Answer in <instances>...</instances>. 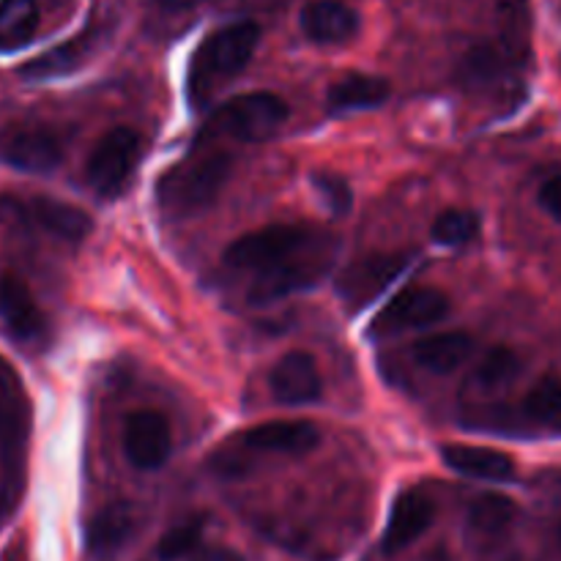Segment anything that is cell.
<instances>
[{
  "mask_svg": "<svg viewBox=\"0 0 561 561\" xmlns=\"http://www.w3.org/2000/svg\"><path fill=\"white\" fill-rule=\"evenodd\" d=\"M233 159L222 151L195 153L164 170L157 184V203L164 217L190 219L206 211L225 190Z\"/></svg>",
  "mask_w": 561,
  "mask_h": 561,
  "instance_id": "6da1fadb",
  "label": "cell"
},
{
  "mask_svg": "<svg viewBox=\"0 0 561 561\" xmlns=\"http://www.w3.org/2000/svg\"><path fill=\"white\" fill-rule=\"evenodd\" d=\"M257 38H261V27L255 22H236V25L211 33L192 60L190 96L195 102H203L206 93L219 85L225 77L239 75L250 64Z\"/></svg>",
  "mask_w": 561,
  "mask_h": 561,
  "instance_id": "7a4b0ae2",
  "label": "cell"
},
{
  "mask_svg": "<svg viewBox=\"0 0 561 561\" xmlns=\"http://www.w3.org/2000/svg\"><path fill=\"white\" fill-rule=\"evenodd\" d=\"M334 255H337V244L329 236L316 233L288 261L277 263L266 272H257L247 299L252 305H272V301L285 299V296L299 294V290H310L332 268Z\"/></svg>",
  "mask_w": 561,
  "mask_h": 561,
  "instance_id": "3957f363",
  "label": "cell"
},
{
  "mask_svg": "<svg viewBox=\"0 0 561 561\" xmlns=\"http://www.w3.org/2000/svg\"><path fill=\"white\" fill-rule=\"evenodd\" d=\"M288 121V102L277 93L255 91L228 99L208 118L206 137H230L236 142H263Z\"/></svg>",
  "mask_w": 561,
  "mask_h": 561,
  "instance_id": "277c9868",
  "label": "cell"
},
{
  "mask_svg": "<svg viewBox=\"0 0 561 561\" xmlns=\"http://www.w3.org/2000/svg\"><path fill=\"white\" fill-rule=\"evenodd\" d=\"M312 230L305 225H268L241 236L225 250V263L236 272H266L277 263L288 261L312 239Z\"/></svg>",
  "mask_w": 561,
  "mask_h": 561,
  "instance_id": "5b68a950",
  "label": "cell"
},
{
  "mask_svg": "<svg viewBox=\"0 0 561 561\" xmlns=\"http://www.w3.org/2000/svg\"><path fill=\"white\" fill-rule=\"evenodd\" d=\"M142 140L129 126H113L102 140L96 142L93 153L88 157L85 179L96 190V195L113 197L135 173L140 162Z\"/></svg>",
  "mask_w": 561,
  "mask_h": 561,
  "instance_id": "8992f818",
  "label": "cell"
},
{
  "mask_svg": "<svg viewBox=\"0 0 561 561\" xmlns=\"http://www.w3.org/2000/svg\"><path fill=\"white\" fill-rule=\"evenodd\" d=\"M405 252H376L351 263L337 279V294L351 310H362L383 294L409 268Z\"/></svg>",
  "mask_w": 561,
  "mask_h": 561,
  "instance_id": "52a82bcc",
  "label": "cell"
},
{
  "mask_svg": "<svg viewBox=\"0 0 561 561\" xmlns=\"http://www.w3.org/2000/svg\"><path fill=\"white\" fill-rule=\"evenodd\" d=\"M449 299L436 288H409L394 296L387 307L376 316L370 332L376 337L409 332V329L433 327L442 318H447Z\"/></svg>",
  "mask_w": 561,
  "mask_h": 561,
  "instance_id": "ba28073f",
  "label": "cell"
},
{
  "mask_svg": "<svg viewBox=\"0 0 561 561\" xmlns=\"http://www.w3.org/2000/svg\"><path fill=\"white\" fill-rule=\"evenodd\" d=\"M0 159L22 173H49L60 164L58 137L44 126L11 124L0 131Z\"/></svg>",
  "mask_w": 561,
  "mask_h": 561,
  "instance_id": "9c48e42d",
  "label": "cell"
},
{
  "mask_svg": "<svg viewBox=\"0 0 561 561\" xmlns=\"http://www.w3.org/2000/svg\"><path fill=\"white\" fill-rule=\"evenodd\" d=\"M173 453L170 425L157 411H135L124 425V455L135 469L157 471Z\"/></svg>",
  "mask_w": 561,
  "mask_h": 561,
  "instance_id": "30bf717a",
  "label": "cell"
},
{
  "mask_svg": "<svg viewBox=\"0 0 561 561\" xmlns=\"http://www.w3.org/2000/svg\"><path fill=\"white\" fill-rule=\"evenodd\" d=\"M272 394L283 405H310L321 398L323 381L318 362L305 351H290L274 365L272 376Z\"/></svg>",
  "mask_w": 561,
  "mask_h": 561,
  "instance_id": "8fae6325",
  "label": "cell"
},
{
  "mask_svg": "<svg viewBox=\"0 0 561 561\" xmlns=\"http://www.w3.org/2000/svg\"><path fill=\"white\" fill-rule=\"evenodd\" d=\"M436 518V504L427 493L405 491L394 499L389 513L387 531H383V553H400L414 546Z\"/></svg>",
  "mask_w": 561,
  "mask_h": 561,
  "instance_id": "7c38bea8",
  "label": "cell"
},
{
  "mask_svg": "<svg viewBox=\"0 0 561 561\" xmlns=\"http://www.w3.org/2000/svg\"><path fill=\"white\" fill-rule=\"evenodd\" d=\"M241 442L255 453L307 455L321 444V431L307 420H274L250 427Z\"/></svg>",
  "mask_w": 561,
  "mask_h": 561,
  "instance_id": "4fadbf2b",
  "label": "cell"
},
{
  "mask_svg": "<svg viewBox=\"0 0 561 561\" xmlns=\"http://www.w3.org/2000/svg\"><path fill=\"white\" fill-rule=\"evenodd\" d=\"M25 436L27 400L25 392H22V381L14 373V367L0 356V442H3L5 458H11V463L22 455Z\"/></svg>",
  "mask_w": 561,
  "mask_h": 561,
  "instance_id": "5bb4252c",
  "label": "cell"
},
{
  "mask_svg": "<svg viewBox=\"0 0 561 561\" xmlns=\"http://www.w3.org/2000/svg\"><path fill=\"white\" fill-rule=\"evenodd\" d=\"M299 25L316 44H345L359 31V16L343 0H312L301 9Z\"/></svg>",
  "mask_w": 561,
  "mask_h": 561,
  "instance_id": "9a60e30c",
  "label": "cell"
},
{
  "mask_svg": "<svg viewBox=\"0 0 561 561\" xmlns=\"http://www.w3.org/2000/svg\"><path fill=\"white\" fill-rule=\"evenodd\" d=\"M444 463L458 474L485 482H510L515 477V460L491 447H471V444H447L442 447Z\"/></svg>",
  "mask_w": 561,
  "mask_h": 561,
  "instance_id": "2e32d148",
  "label": "cell"
},
{
  "mask_svg": "<svg viewBox=\"0 0 561 561\" xmlns=\"http://www.w3.org/2000/svg\"><path fill=\"white\" fill-rule=\"evenodd\" d=\"M0 318L9 332L20 340H33L44 332V316L33 299L31 288L16 274H3L0 279Z\"/></svg>",
  "mask_w": 561,
  "mask_h": 561,
  "instance_id": "e0dca14e",
  "label": "cell"
},
{
  "mask_svg": "<svg viewBox=\"0 0 561 561\" xmlns=\"http://www.w3.org/2000/svg\"><path fill=\"white\" fill-rule=\"evenodd\" d=\"M137 524V510L126 502H115L107 504L104 510H99L96 515L91 518L85 529V540L88 548L93 553H113L118 548H124L126 542L135 537Z\"/></svg>",
  "mask_w": 561,
  "mask_h": 561,
  "instance_id": "ac0fdd59",
  "label": "cell"
},
{
  "mask_svg": "<svg viewBox=\"0 0 561 561\" xmlns=\"http://www.w3.org/2000/svg\"><path fill=\"white\" fill-rule=\"evenodd\" d=\"M471 351H474V340L469 334L442 332L416 340L414 359L416 365L436 373V376H449V373H455L458 367H463L469 362Z\"/></svg>",
  "mask_w": 561,
  "mask_h": 561,
  "instance_id": "d6986e66",
  "label": "cell"
},
{
  "mask_svg": "<svg viewBox=\"0 0 561 561\" xmlns=\"http://www.w3.org/2000/svg\"><path fill=\"white\" fill-rule=\"evenodd\" d=\"M392 93V85L383 77L345 75L329 88L327 104L332 113H356V110H376Z\"/></svg>",
  "mask_w": 561,
  "mask_h": 561,
  "instance_id": "ffe728a7",
  "label": "cell"
},
{
  "mask_svg": "<svg viewBox=\"0 0 561 561\" xmlns=\"http://www.w3.org/2000/svg\"><path fill=\"white\" fill-rule=\"evenodd\" d=\"M31 214L44 230L66 241H82L93 230V219L82 208L53 197H36L31 203Z\"/></svg>",
  "mask_w": 561,
  "mask_h": 561,
  "instance_id": "44dd1931",
  "label": "cell"
},
{
  "mask_svg": "<svg viewBox=\"0 0 561 561\" xmlns=\"http://www.w3.org/2000/svg\"><path fill=\"white\" fill-rule=\"evenodd\" d=\"M36 0H0V53L20 49L36 36Z\"/></svg>",
  "mask_w": 561,
  "mask_h": 561,
  "instance_id": "7402d4cb",
  "label": "cell"
},
{
  "mask_svg": "<svg viewBox=\"0 0 561 561\" xmlns=\"http://www.w3.org/2000/svg\"><path fill=\"white\" fill-rule=\"evenodd\" d=\"M518 518V507L504 493H482L469 507V529L480 537H499Z\"/></svg>",
  "mask_w": 561,
  "mask_h": 561,
  "instance_id": "603a6c76",
  "label": "cell"
},
{
  "mask_svg": "<svg viewBox=\"0 0 561 561\" xmlns=\"http://www.w3.org/2000/svg\"><path fill=\"white\" fill-rule=\"evenodd\" d=\"M91 44H93V38L88 36V33L85 36H77L75 42L60 44V47L49 49L47 55H42V58L33 60V64H27L25 69H22V75L31 77V80H49V77L69 75V71H75L77 66L88 58V53H91Z\"/></svg>",
  "mask_w": 561,
  "mask_h": 561,
  "instance_id": "cb8c5ba5",
  "label": "cell"
},
{
  "mask_svg": "<svg viewBox=\"0 0 561 561\" xmlns=\"http://www.w3.org/2000/svg\"><path fill=\"white\" fill-rule=\"evenodd\" d=\"M515 64V49L507 44H480L469 53L463 69L469 75V80L474 82H488L502 77L504 71L513 69Z\"/></svg>",
  "mask_w": 561,
  "mask_h": 561,
  "instance_id": "d4e9b609",
  "label": "cell"
},
{
  "mask_svg": "<svg viewBox=\"0 0 561 561\" xmlns=\"http://www.w3.org/2000/svg\"><path fill=\"white\" fill-rule=\"evenodd\" d=\"M477 233H480V217L466 208H447L438 214L431 228L433 241L442 247H463L474 241Z\"/></svg>",
  "mask_w": 561,
  "mask_h": 561,
  "instance_id": "484cf974",
  "label": "cell"
},
{
  "mask_svg": "<svg viewBox=\"0 0 561 561\" xmlns=\"http://www.w3.org/2000/svg\"><path fill=\"white\" fill-rule=\"evenodd\" d=\"M524 414L531 422L546 427H561V381L559 378H542L531 387L524 400Z\"/></svg>",
  "mask_w": 561,
  "mask_h": 561,
  "instance_id": "4316f807",
  "label": "cell"
},
{
  "mask_svg": "<svg viewBox=\"0 0 561 561\" xmlns=\"http://www.w3.org/2000/svg\"><path fill=\"white\" fill-rule=\"evenodd\" d=\"M203 529H206V520L203 518H186L181 524H175L173 529H168L162 535L157 546V557L162 561H179L190 557L203 540Z\"/></svg>",
  "mask_w": 561,
  "mask_h": 561,
  "instance_id": "83f0119b",
  "label": "cell"
},
{
  "mask_svg": "<svg viewBox=\"0 0 561 561\" xmlns=\"http://www.w3.org/2000/svg\"><path fill=\"white\" fill-rule=\"evenodd\" d=\"M518 373H520L518 354L499 345V348L488 351V354L482 356V362L474 370V381L485 389H499L504 387V383L513 381Z\"/></svg>",
  "mask_w": 561,
  "mask_h": 561,
  "instance_id": "f1b7e54d",
  "label": "cell"
},
{
  "mask_svg": "<svg viewBox=\"0 0 561 561\" xmlns=\"http://www.w3.org/2000/svg\"><path fill=\"white\" fill-rule=\"evenodd\" d=\"M312 184H316V190L321 192V197L327 201V206L332 208L337 217H343V214L351 211L348 181L340 179V175H332V173H316L312 175Z\"/></svg>",
  "mask_w": 561,
  "mask_h": 561,
  "instance_id": "f546056e",
  "label": "cell"
},
{
  "mask_svg": "<svg viewBox=\"0 0 561 561\" xmlns=\"http://www.w3.org/2000/svg\"><path fill=\"white\" fill-rule=\"evenodd\" d=\"M540 206L546 208L557 222H561V170L540 186Z\"/></svg>",
  "mask_w": 561,
  "mask_h": 561,
  "instance_id": "4dcf8cb0",
  "label": "cell"
},
{
  "mask_svg": "<svg viewBox=\"0 0 561 561\" xmlns=\"http://www.w3.org/2000/svg\"><path fill=\"white\" fill-rule=\"evenodd\" d=\"M192 561H244V559H241L236 551H230V548H208V551L197 553Z\"/></svg>",
  "mask_w": 561,
  "mask_h": 561,
  "instance_id": "1f68e13d",
  "label": "cell"
},
{
  "mask_svg": "<svg viewBox=\"0 0 561 561\" xmlns=\"http://www.w3.org/2000/svg\"><path fill=\"white\" fill-rule=\"evenodd\" d=\"M157 3L168 11H186V9H195V5L203 3V0H157Z\"/></svg>",
  "mask_w": 561,
  "mask_h": 561,
  "instance_id": "d6a6232c",
  "label": "cell"
},
{
  "mask_svg": "<svg viewBox=\"0 0 561 561\" xmlns=\"http://www.w3.org/2000/svg\"><path fill=\"white\" fill-rule=\"evenodd\" d=\"M3 561H25V557H22L20 548H9V551L3 553Z\"/></svg>",
  "mask_w": 561,
  "mask_h": 561,
  "instance_id": "836d02e7",
  "label": "cell"
},
{
  "mask_svg": "<svg viewBox=\"0 0 561 561\" xmlns=\"http://www.w3.org/2000/svg\"><path fill=\"white\" fill-rule=\"evenodd\" d=\"M559 540H561V531H559Z\"/></svg>",
  "mask_w": 561,
  "mask_h": 561,
  "instance_id": "e575fe53",
  "label": "cell"
}]
</instances>
